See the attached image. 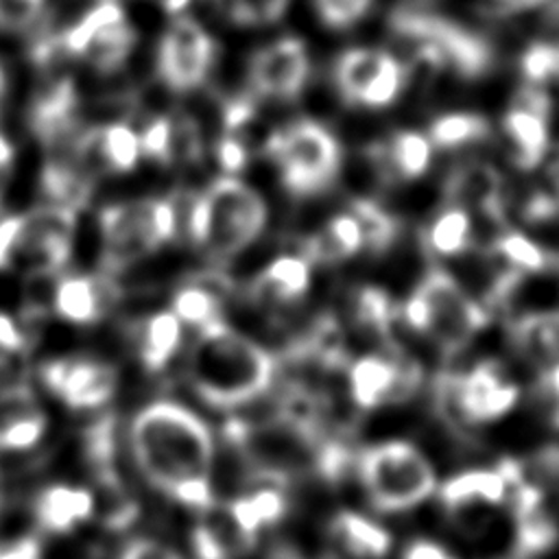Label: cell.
<instances>
[{
    "label": "cell",
    "instance_id": "cell-7",
    "mask_svg": "<svg viewBox=\"0 0 559 559\" xmlns=\"http://www.w3.org/2000/svg\"><path fill=\"white\" fill-rule=\"evenodd\" d=\"M264 153L280 166L282 183L297 197L325 192L341 170V144L323 124L297 118L266 135Z\"/></svg>",
    "mask_w": 559,
    "mask_h": 559
},
{
    "label": "cell",
    "instance_id": "cell-9",
    "mask_svg": "<svg viewBox=\"0 0 559 559\" xmlns=\"http://www.w3.org/2000/svg\"><path fill=\"white\" fill-rule=\"evenodd\" d=\"M441 397L450 400L465 424H489L504 417L520 397L518 384L493 360L476 362L461 376H443Z\"/></svg>",
    "mask_w": 559,
    "mask_h": 559
},
{
    "label": "cell",
    "instance_id": "cell-31",
    "mask_svg": "<svg viewBox=\"0 0 559 559\" xmlns=\"http://www.w3.org/2000/svg\"><path fill=\"white\" fill-rule=\"evenodd\" d=\"M389 50L349 48L334 66V83L347 105H360L362 94L378 76Z\"/></svg>",
    "mask_w": 559,
    "mask_h": 559
},
{
    "label": "cell",
    "instance_id": "cell-8",
    "mask_svg": "<svg viewBox=\"0 0 559 559\" xmlns=\"http://www.w3.org/2000/svg\"><path fill=\"white\" fill-rule=\"evenodd\" d=\"M103 269L122 271L175 236L177 216L166 199H138L100 210Z\"/></svg>",
    "mask_w": 559,
    "mask_h": 559
},
{
    "label": "cell",
    "instance_id": "cell-40",
    "mask_svg": "<svg viewBox=\"0 0 559 559\" xmlns=\"http://www.w3.org/2000/svg\"><path fill=\"white\" fill-rule=\"evenodd\" d=\"M299 354L312 356L319 360L323 367H343L345 365V347H343V336L338 325L332 319H321L304 338L297 347Z\"/></svg>",
    "mask_w": 559,
    "mask_h": 559
},
{
    "label": "cell",
    "instance_id": "cell-57",
    "mask_svg": "<svg viewBox=\"0 0 559 559\" xmlns=\"http://www.w3.org/2000/svg\"><path fill=\"white\" fill-rule=\"evenodd\" d=\"M496 2L504 11H520V9H528V7L542 4V0H496Z\"/></svg>",
    "mask_w": 559,
    "mask_h": 559
},
{
    "label": "cell",
    "instance_id": "cell-23",
    "mask_svg": "<svg viewBox=\"0 0 559 559\" xmlns=\"http://www.w3.org/2000/svg\"><path fill=\"white\" fill-rule=\"evenodd\" d=\"M94 513V496L70 485H50L35 500V520L48 533H68Z\"/></svg>",
    "mask_w": 559,
    "mask_h": 559
},
{
    "label": "cell",
    "instance_id": "cell-45",
    "mask_svg": "<svg viewBox=\"0 0 559 559\" xmlns=\"http://www.w3.org/2000/svg\"><path fill=\"white\" fill-rule=\"evenodd\" d=\"M140 138V151L142 155H148L162 164L173 162V120L166 116H159L151 120Z\"/></svg>",
    "mask_w": 559,
    "mask_h": 559
},
{
    "label": "cell",
    "instance_id": "cell-5",
    "mask_svg": "<svg viewBox=\"0 0 559 559\" xmlns=\"http://www.w3.org/2000/svg\"><path fill=\"white\" fill-rule=\"evenodd\" d=\"M402 317L448 356L461 352L489 321V312L443 269L424 275L402 306Z\"/></svg>",
    "mask_w": 559,
    "mask_h": 559
},
{
    "label": "cell",
    "instance_id": "cell-58",
    "mask_svg": "<svg viewBox=\"0 0 559 559\" xmlns=\"http://www.w3.org/2000/svg\"><path fill=\"white\" fill-rule=\"evenodd\" d=\"M157 2H159L162 9L168 11V13H179V11H183V9L190 4V0H157Z\"/></svg>",
    "mask_w": 559,
    "mask_h": 559
},
{
    "label": "cell",
    "instance_id": "cell-54",
    "mask_svg": "<svg viewBox=\"0 0 559 559\" xmlns=\"http://www.w3.org/2000/svg\"><path fill=\"white\" fill-rule=\"evenodd\" d=\"M24 347V334L9 314L0 312V352H20Z\"/></svg>",
    "mask_w": 559,
    "mask_h": 559
},
{
    "label": "cell",
    "instance_id": "cell-22",
    "mask_svg": "<svg viewBox=\"0 0 559 559\" xmlns=\"http://www.w3.org/2000/svg\"><path fill=\"white\" fill-rule=\"evenodd\" d=\"M386 179H417L432 159V142L419 131H397L386 144H376L367 153Z\"/></svg>",
    "mask_w": 559,
    "mask_h": 559
},
{
    "label": "cell",
    "instance_id": "cell-36",
    "mask_svg": "<svg viewBox=\"0 0 559 559\" xmlns=\"http://www.w3.org/2000/svg\"><path fill=\"white\" fill-rule=\"evenodd\" d=\"M352 214L358 221L360 234H362V247H367L371 253H384L400 234L397 218L386 212L382 205L369 199H356L352 201Z\"/></svg>",
    "mask_w": 559,
    "mask_h": 559
},
{
    "label": "cell",
    "instance_id": "cell-14",
    "mask_svg": "<svg viewBox=\"0 0 559 559\" xmlns=\"http://www.w3.org/2000/svg\"><path fill=\"white\" fill-rule=\"evenodd\" d=\"M41 380L70 408H96L118 386V373L111 365L87 358L50 360L41 367Z\"/></svg>",
    "mask_w": 559,
    "mask_h": 559
},
{
    "label": "cell",
    "instance_id": "cell-28",
    "mask_svg": "<svg viewBox=\"0 0 559 559\" xmlns=\"http://www.w3.org/2000/svg\"><path fill=\"white\" fill-rule=\"evenodd\" d=\"M332 533L354 559H384L391 548L389 531L354 511H341L332 520Z\"/></svg>",
    "mask_w": 559,
    "mask_h": 559
},
{
    "label": "cell",
    "instance_id": "cell-24",
    "mask_svg": "<svg viewBox=\"0 0 559 559\" xmlns=\"http://www.w3.org/2000/svg\"><path fill=\"white\" fill-rule=\"evenodd\" d=\"M111 284L90 275L63 277L55 288V312L72 323H94L103 317Z\"/></svg>",
    "mask_w": 559,
    "mask_h": 559
},
{
    "label": "cell",
    "instance_id": "cell-41",
    "mask_svg": "<svg viewBox=\"0 0 559 559\" xmlns=\"http://www.w3.org/2000/svg\"><path fill=\"white\" fill-rule=\"evenodd\" d=\"M173 312L183 323H190L199 330L221 319L216 297L197 284H190V286H183L181 290H177V295L173 299Z\"/></svg>",
    "mask_w": 559,
    "mask_h": 559
},
{
    "label": "cell",
    "instance_id": "cell-18",
    "mask_svg": "<svg viewBox=\"0 0 559 559\" xmlns=\"http://www.w3.org/2000/svg\"><path fill=\"white\" fill-rule=\"evenodd\" d=\"M76 87L70 76H59L46 83L35 96L28 111V124L41 144L57 146L63 140H72L70 135L76 129Z\"/></svg>",
    "mask_w": 559,
    "mask_h": 559
},
{
    "label": "cell",
    "instance_id": "cell-13",
    "mask_svg": "<svg viewBox=\"0 0 559 559\" xmlns=\"http://www.w3.org/2000/svg\"><path fill=\"white\" fill-rule=\"evenodd\" d=\"M310 74L306 44L297 37H282L260 48L249 61V87L253 96L295 100Z\"/></svg>",
    "mask_w": 559,
    "mask_h": 559
},
{
    "label": "cell",
    "instance_id": "cell-32",
    "mask_svg": "<svg viewBox=\"0 0 559 559\" xmlns=\"http://www.w3.org/2000/svg\"><path fill=\"white\" fill-rule=\"evenodd\" d=\"M472 216L465 207L448 203L445 210H441L432 223L424 229V247L430 255L450 258L463 253L472 245Z\"/></svg>",
    "mask_w": 559,
    "mask_h": 559
},
{
    "label": "cell",
    "instance_id": "cell-27",
    "mask_svg": "<svg viewBox=\"0 0 559 559\" xmlns=\"http://www.w3.org/2000/svg\"><path fill=\"white\" fill-rule=\"evenodd\" d=\"M310 288V260L304 255L275 258L255 280L253 295L269 301H293Z\"/></svg>",
    "mask_w": 559,
    "mask_h": 559
},
{
    "label": "cell",
    "instance_id": "cell-49",
    "mask_svg": "<svg viewBox=\"0 0 559 559\" xmlns=\"http://www.w3.org/2000/svg\"><path fill=\"white\" fill-rule=\"evenodd\" d=\"M22 218L24 216H9L0 221V271L9 269L15 262Z\"/></svg>",
    "mask_w": 559,
    "mask_h": 559
},
{
    "label": "cell",
    "instance_id": "cell-34",
    "mask_svg": "<svg viewBox=\"0 0 559 559\" xmlns=\"http://www.w3.org/2000/svg\"><path fill=\"white\" fill-rule=\"evenodd\" d=\"M227 511L247 535L255 537L260 528L275 524L277 520L284 518L286 498L280 489L264 487V489H258L255 493L236 498L234 502L227 504Z\"/></svg>",
    "mask_w": 559,
    "mask_h": 559
},
{
    "label": "cell",
    "instance_id": "cell-52",
    "mask_svg": "<svg viewBox=\"0 0 559 559\" xmlns=\"http://www.w3.org/2000/svg\"><path fill=\"white\" fill-rule=\"evenodd\" d=\"M0 559H41V546L35 537H17L0 546Z\"/></svg>",
    "mask_w": 559,
    "mask_h": 559
},
{
    "label": "cell",
    "instance_id": "cell-33",
    "mask_svg": "<svg viewBox=\"0 0 559 559\" xmlns=\"http://www.w3.org/2000/svg\"><path fill=\"white\" fill-rule=\"evenodd\" d=\"M181 345V319L175 312L153 314L140 334V360L146 371L164 369Z\"/></svg>",
    "mask_w": 559,
    "mask_h": 559
},
{
    "label": "cell",
    "instance_id": "cell-50",
    "mask_svg": "<svg viewBox=\"0 0 559 559\" xmlns=\"http://www.w3.org/2000/svg\"><path fill=\"white\" fill-rule=\"evenodd\" d=\"M522 212H524L526 221L544 223V221H550V218L559 216V205H557L555 197L548 190H539V192H533L526 199Z\"/></svg>",
    "mask_w": 559,
    "mask_h": 559
},
{
    "label": "cell",
    "instance_id": "cell-53",
    "mask_svg": "<svg viewBox=\"0 0 559 559\" xmlns=\"http://www.w3.org/2000/svg\"><path fill=\"white\" fill-rule=\"evenodd\" d=\"M402 559H454L443 546L430 539H415L406 546Z\"/></svg>",
    "mask_w": 559,
    "mask_h": 559
},
{
    "label": "cell",
    "instance_id": "cell-21",
    "mask_svg": "<svg viewBox=\"0 0 559 559\" xmlns=\"http://www.w3.org/2000/svg\"><path fill=\"white\" fill-rule=\"evenodd\" d=\"M509 487L511 463H502L496 469H469L448 478L439 487V496L448 509H465L476 504L493 507L504 500Z\"/></svg>",
    "mask_w": 559,
    "mask_h": 559
},
{
    "label": "cell",
    "instance_id": "cell-25",
    "mask_svg": "<svg viewBox=\"0 0 559 559\" xmlns=\"http://www.w3.org/2000/svg\"><path fill=\"white\" fill-rule=\"evenodd\" d=\"M197 559H234L247 552L255 537L247 535L229 515L227 507L214 520L199 522L190 535Z\"/></svg>",
    "mask_w": 559,
    "mask_h": 559
},
{
    "label": "cell",
    "instance_id": "cell-29",
    "mask_svg": "<svg viewBox=\"0 0 559 559\" xmlns=\"http://www.w3.org/2000/svg\"><path fill=\"white\" fill-rule=\"evenodd\" d=\"M41 190L50 203L81 210L92 194V175L72 157H55L41 170Z\"/></svg>",
    "mask_w": 559,
    "mask_h": 559
},
{
    "label": "cell",
    "instance_id": "cell-38",
    "mask_svg": "<svg viewBox=\"0 0 559 559\" xmlns=\"http://www.w3.org/2000/svg\"><path fill=\"white\" fill-rule=\"evenodd\" d=\"M214 9L238 26H262L277 22L290 0H210Z\"/></svg>",
    "mask_w": 559,
    "mask_h": 559
},
{
    "label": "cell",
    "instance_id": "cell-42",
    "mask_svg": "<svg viewBox=\"0 0 559 559\" xmlns=\"http://www.w3.org/2000/svg\"><path fill=\"white\" fill-rule=\"evenodd\" d=\"M404 81H406L404 66L389 52L380 72H378V76L373 79V83L362 94L360 105L362 107H386V105H391L400 96V92L404 87Z\"/></svg>",
    "mask_w": 559,
    "mask_h": 559
},
{
    "label": "cell",
    "instance_id": "cell-11",
    "mask_svg": "<svg viewBox=\"0 0 559 559\" xmlns=\"http://www.w3.org/2000/svg\"><path fill=\"white\" fill-rule=\"evenodd\" d=\"M216 61V41L190 17L175 20L157 46V74L175 92L199 87Z\"/></svg>",
    "mask_w": 559,
    "mask_h": 559
},
{
    "label": "cell",
    "instance_id": "cell-16",
    "mask_svg": "<svg viewBox=\"0 0 559 559\" xmlns=\"http://www.w3.org/2000/svg\"><path fill=\"white\" fill-rule=\"evenodd\" d=\"M515 352L533 367L544 391L559 402V310H533L509 330Z\"/></svg>",
    "mask_w": 559,
    "mask_h": 559
},
{
    "label": "cell",
    "instance_id": "cell-20",
    "mask_svg": "<svg viewBox=\"0 0 559 559\" xmlns=\"http://www.w3.org/2000/svg\"><path fill=\"white\" fill-rule=\"evenodd\" d=\"M46 430V413L26 384L0 391V450L33 448Z\"/></svg>",
    "mask_w": 559,
    "mask_h": 559
},
{
    "label": "cell",
    "instance_id": "cell-47",
    "mask_svg": "<svg viewBox=\"0 0 559 559\" xmlns=\"http://www.w3.org/2000/svg\"><path fill=\"white\" fill-rule=\"evenodd\" d=\"M255 118V100L253 94L236 96L223 103V127L225 133H240Z\"/></svg>",
    "mask_w": 559,
    "mask_h": 559
},
{
    "label": "cell",
    "instance_id": "cell-17",
    "mask_svg": "<svg viewBox=\"0 0 559 559\" xmlns=\"http://www.w3.org/2000/svg\"><path fill=\"white\" fill-rule=\"evenodd\" d=\"M511 485H515V557H539L557 544L559 522L548 511L542 489L522 483L520 472Z\"/></svg>",
    "mask_w": 559,
    "mask_h": 559
},
{
    "label": "cell",
    "instance_id": "cell-51",
    "mask_svg": "<svg viewBox=\"0 0 559 559\" xmlns=\"http://www.w3.org/2000/svg\"><path fill=\"white\" fill-rule=\"evenodd\" d=\"M120 559H179V557L155 539L138 537L122 548Z\"/></svg>",
    "mask_w": 559,
    "mask_h": 559
},
{
    "label": "cell",
    "instance_id": "cell-46",
    "mask_svg": "<svg viewBox=\"0 0 559 559\" xmlns=\"http://www.w3.org/2000/svg\"><path fill=\"white\" fill-rule=\"evenodd\" d=\"M44 11V0H0V31L17 33L35 24Z\"/></svg>",
    "mask_w": 559,
    "mask_h": 559
},
{
    "label": "cell",
    "instance_id": "cell-30",
    "mask_svg": "<svg viewBox=\"0 0 559 559\" xmlns=\"http://www.w3.org/2000/svg\"><path fill=\"white\" fill-rule=\"evenodd\" d=\"M362 247V234L354 214H338L330 218L314 236L306 240V258L310 262H341Z\"/></svg>",
    "mask_w": 559,
    "mask_h": 559
},
{
    "label": "cell",
    "instance_id": "cell-55",
    "mask_svg": "<svg viewBox=\"0 0 559 559\" xmlns=\"http://www.w3.org/2000/svg\"><path fill=\"white\" fill-rule=\"evenodd\" d=\"M546 181H548V192L555 197L559 205V151H555V155L546 166Z\"/></svg>",
    "mask_w": 559,
    "mask_h": 559
},
{
    "label": "cell",
    "instance_id": "cell-15",
    "mask_svg": "<svg viewBox=\"0 0 559 559\" xmlns=\"http://www.w3.org/2000/svg\"><path fill=\"white\" fill-rule=\"evenodd\" d=\"M419 384L415 360L397 356H362L349 367V393L360 408H376L411 395Z\"/></svg>",
    "mask_w": 559,
    "mask_h": 559
},
{
    "label": "cell",
    "instance_id": "cell-48",
    "mask_svg": "<svg viewBox=\"0 0 559 559\" xmlns=\"http://www.w3.org/2000/svg\"><path fill=\"white\" fill-rule=\"evenodd\" d=\"M249 151L236 133H225L216 144V162L225 173H240L247 166Z\"/></svg>",
    "mask_w": 559,
    "mask_h": 559
},
{
    "label": "cell",
    "instance_id": "cell-6",
    "mask_svg": "<svg viewBox=\"0 0 559 559\" xmlns=\"http://www.w3.org/2000/svg\"><path fill=\"white\" fill-rule=\"evenodd\" d=\"M356 467L369 502L384 513L413 509L437 489L432 463L406 441L365 448Z\"/></svg>",
    "mask_w": 559,
    "mask_h": 559
},
{
    "label": "cell",
    "instance_id": "cell-43",
    "mask_svg": "<svg viewBox=\"0 0 559 559\" xmlns=\"http://www.w3.org/2000/svg\"><path fill=\"white\" fill-rule=\"evenodd\" d=\"M520 70L526 83L544 85L559 76V44L535 41L520 57Z\"/></svg>",
    "mask_w": 559,
    "mask_h": 559
},
{
    "label": "cell",
    "instance_id": "cell-44",
    "mask_svg": "<svg viewBox=\"0 0 559 559\" xmlns=\"http://www.w3.org/2000/svg\"><path fill=\"white\" fill-rule=\"evenodd\" d=\"M373 0H314L321 22L330 28H349L362 20Z\"/></svg>",
    "mask_w": 559,
    "mask_h": 559
},
{
    "label": "cell",
    "instance_id": "cell-35",
    "mask_svg": "<svg viewBox=\"0 0 559 559\" xmlns=\"http://www.w3.org/2000/svg\"><path fill=\"white\" fill-rule=\"evenodd\" d=\"M489 122L483 114L476 111H450L439 116L430 129L428 138L432 146L439 148H459L465 144L480 142L489 135Z\"/></svg>",
    "mask_w": 559,
    "mask_h": 559
},
{
    "label": "cell",
    "instance_id": "cell-37",
    "mask_svg": "<svg viewBox=\"0 0 559 559\" xmlns=\"http://www.w3.org/2000/svg\"><path fill=\"white\" fill-rule=\"evenodd\" d=\"M356 321L362 330L373 336L389 338L391 323H393V301L391 297L378 286H365L356 293Z\"/></svg>",
    "mask_w": 559,
    "mask_h": 559
},
{
    "label": "cell",
    "instance_id": "cell-62",
    "mask_svg": "<svg viewBox=\"0 0 559 559\" xmlns=\"http://www.w3.org/2000/svg\"><path fill=\"white\" fill-rule=\"evenodd\" d=\"M275 559H295V555H290L288 550H282L280 555H275Z\"/></svg>",
    "mask_w": 559,
    "mask_h": 559
},
{
    "label": "cell",
    "instance_id": "cell-26",
    "mask_svg": "<svg viewBox=\"0 0 559 559\" xmlns=\"http://www.w3.org/2000/svg\"><path fill=\"white\" fill-rule=\"evenodd\" d=\"M135 33L127 17L103 24L92 33V37L83 44L79 57L85 59L94 70L103 74L116 72L133 52Z\"/></svg>",
    "mask_w": 559,
    "mask_h": 559
},
{
    "label": "cell",
    "instance_id": "cell-1",
    "mask_svg": "<svg viewBox=\"0 0 559 559\" xmlns=\"http://www.w3.org/2000/svg\"><path fill=\"white\" fill-rule=\"evenodd\" d=\"M129 441L153 487L192 509L214 507V439L197 413L177 402H153L133 417Z\"/></svg>",
    "mask_w": 559,
    "mask_h": 559
},
{
    "label": "cell",
    "instance_id": "cell-19",
    "mask_svg": "<svg viewBox=\"0 0 559 559\" xmlns=\"http://www.w3.org/2000/svg\"><path fill=\"white\" fill-rule=\"evenodd\" d=\"M443 197L467 212L476 210L491 221L502 218V177L487 162L456 166L443 181Z\"/></svg>",
    "mask_w": 559,
    "mask_h": 559
},
{
    "label": "cell",
    "instance_id": "cell-61",
    "mask_svg": "<svg viewBox=\"0 0 559 559\" xmlns=\"http://www.w3.org/2000/svg\"><path fill=\"white\" fill-rule=\"evenodd\" d=\"M4 87H7V76H4L2 66H0V100H2V96H4Z\"/></svg>",
    "mask_w": 559,
    "mask_h": 559
},
{
    "label": "cell",
    "instance_id": "cell-3",
    "mask_svg": "<svg viewBox=\"0 0 559 559\" xmlns=\"http://www.w3.org/2000/svg\"><path fill=\"white\" fill-rule=\"evenodd\" d=\"M266 203L247 183L223 177L212 181L192 203L188 231L197 249L212 260L245 251L266 225Z\"/></svg>",
    "mask_w": 559,
    "mask_h": 559
},
{
    "label": "cell",
    "instance_id": "cell-10",
    "mask_svg": "<svg viewBox=\"0 0 559 559\" xmlns=\"http://www.w3.org/2000/svg\"><path fill=\"white\" fill-rule=\"evenodd\" d=\"M76 212L68 205H41L22 218L15 260L33 275H50L66 266L72 253Z\"/></svg>",
    "mask_w": 559,
    "mask_h": 559
},
{
    "label": "cell",
    "instance_id": "cell-59",
    "mask_svg": "<svg viewBox=\"0 0 559 559\" xmlns=\"http://www.w3.org/2000/svg\"><path fill=\"white\" fill-rule=\"evenodd\" d=\"M542 4H544L552 15H559V0H542Z\"/></svg>",
    "mask_w": 559,
    "mask_h": 559
},
{
    "label": "cell",
    "instance_id": "cell-60",
    "mask_svg": "<svg viewBox=\"0 0 559 559\" xmlns=\"http://www.w3.org/2000/svg\"><path fill=\"white\" fill-rule=\"evenodd\" d=\"M4 500H7V489H4V478H2V474H0V513H2V509H4Z\"/></svg>",
    "mask_w": 559,
    "mask_h": 559
},
{
    "label": "cell",
    "instance_id": "cell-39",
    "mask_svg": "<svg viewBox=\"0 0 559 559\" xmlns=\"http://www.w3.org/2000/svg\"><path fill=\"white\" fill-rule=\"evenodd\" d=\"M493 249L500 258H504L509 262L511 269H515L524 275L539 273L548 264L546 251L537 242H533L528 236H524L522 231H504L502 236L496 238Z\"/></svg>",
    "mask_w": 559,
    "mask_h": 559
},
{
    "label": "cell",
    "instance_id": "cell-12",
    "mask_svg": "<svg viewBox=\"0 0 559 559\" xmlns=\"http://www.w3.org/2000/svg\"><path fill=\"white\" fill-rule=\"evenodd\" d=\"M550 100L542 85L526 83L513 98L511 107L502 118V133L507 138L511 159L522 170L537 168L548 148H550V131H548Z\"/></svg>",
    "mask_w": 559,
    "mask_h": 559
},
{
    "label": "cell",
    "instance_id": "cell-4",
    "mask_svg": "<svg viewBox=\"0 0 559 559\" xmlns=\"http://www.w3.org/2000/svg\"><path fill=\"white\" fill-rule=\"evenodd\" d=\"M389 28L411 48L413 61L432 72L478 79L491 66L489 44L478 33L443 15L395 9L389 15Z\"/></svg>",
    "mask_w": 559,
    "mask_h": 559
},
{
    "label": "cell",
    "instance_id": "cell-2",
    "mask_svg": "<svg viewBox=\"0 0 559 559\" xmlns=\"http://www.w3.org/2000/svg\"><path fill=\"white\" fill-rule=\"evenodd\" d=\"M275 358L223 319L201 328L188 360L194 393L214 408H231L262 395L275 376Z\"/></svg>",
    "mask_w": 559,
    "mask_h": 559
},
{
    "label": "cell",
    "instance_id": "cell-56",
    "mask_svg": "<svg viewBox=\"0 0 559 559\" xmlns=\"http://www.w3.org/2000/svg\"><path fill=\"white\" fill-rule=\"evenodd\" d=\"M11 162H13V146H11V142L0 133V175L11 168Z\"/></svg>",
    "mask_w": 559,
    "mask_h": 559
}]
</instances>
